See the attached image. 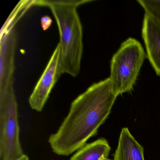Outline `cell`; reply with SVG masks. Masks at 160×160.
Listing matches in <instances>:
<instances>
[{
  "label": "cell",
  "instance_id": "cell-12",
  "mask_svg": "<svg viewBox=\"0 0 160 160\" xmlns=\"http://www.w3.org/2000/svg\"><path fill=\"white\" fill-rule=\"evenodd\" d=\"M41 26L44 31H46L49 28L52 23L51 18L48 16H45L41 18Z\"/></svg>",
  "mask_w": 160,
  "mask_h": 160
},
{
  "label": "cell",
  "instance_id": "cell-8",
  "mask_svg": "<svg viewBox=\"0 0 160 160\" xmlns=\"http://www.w3.org/2000/svg\"><path fill=\"white\" fill-rule=\"evenodd\" d=\"M144 150L127 127L122 129L113 160H145Z\"/></svg>",
  "mask_w": 160,
  "mask_h": 160
},
{
  "label": "cell",
  "instance_id": "cell-9",
  "mask_svg": "<svg viewBox=\"0 0 160 160\" xmlns=\"http://www.w3.org/2000/svg\"><path fill=\"white\" fill-rule=\"evenodd\" d=\"M111 148L108 140L101 138L84 145L70 160H108Z\"/></svg>",
  "mask_w": 160,
  "mask_h": 160
},
{
  "label": "cell",
  "instance_id": "cell-5",
  "mask_svg": "<svg viewBox=\"0 0 160 160\" xmlns=\"http://www.w3.org/2000/svg\"><path fill=\"white\" fill-rule=\"evenodd\" d=\"M62 74L60 47L58 44L29 98L32 109L38 112L42 111L52 89Z\"/></svg>",
  "mask_w": 160,
  "mask_h": 160
},
{
  "label": "cell",
  "instance_id": "cell-4",
  "mask_svg": "<svg viewBox=\"0 0 160 160\" xmlns=\"http://www.w3.org/2000/svg\"><path fill=\"white\" fill-rule=\"evenodd\" d=\"M18 116L13 83L4 94L0 95V160H18L24 154Z\"/></svg>",
  "mask_w": 160,
  "mask_h": 160
},
{
  "label": "cell",
  "instance_id": "cell-7",
  "mask_svg": "<svg viewBox=\"0 0 160 160\" xmlns=\"http://www.w3.org/2000/svg\"><path fill=\"white\" fill-rule=\"evenodd\" d=\"M142 37L149 61L156 74L160 77V26L145 13Z\"/></svg>",
  "mask_w": 160,
  "mask_h": 160
},
{
  "label": "cell",
  "instance_id": "cell-10",
  "mask_svg": "<svg viewBox=\"0 0 160 160\" xmlns=\"http://www.w3.org/2000/svg\"><path fill=\"white\" fill-rule=\"evenodd\" d=\"M33 6V1H21L15 7L2 28L1 34L6 33L15 28L16 23L31 7Z\"/></svg>",
  "mask_w": 160,
  "mask_h": 160
},
{
  "label": "cell",
  "instance_id": "cell-6",
  "mask_svg": "<svg viewBox=\"0 0 160 160\" xmlns=\"http://www.w3.org/2000/svg\"><path fill=\"white\" fill-rule=\"evenodd\" d=\"M17 43L15 28L0 35V95L4 94L10 85L13 83Z\"/></svg>",
  "mask_w": 160,
  "mask_h": 160
},
{
  "label": "cell",
  "instance_id": "cell-1",
  "mask_svg": "<svg viewBox=\"0 0 160 160\" xmlns=\"http://www.w3.org/2000/svg\"><path fill=\"white\" fill-rule=\"evenodd\" d=\"M117 97L109 77L94 83L78 95L58 131L49 136L52 151L67 156L86 145L108 118Z\"/></svg>",
  "mask_w": 160,
  "mask_h": 160
},
{
  "label": "cell",
  "instance_id": "cell-2",
  "mask_svg": "<svg viewBox=\"0 0 160 160\" xmlns=\"http://www.w3.org/2000/svg\"><path fill=\"white\" fill-rule=\"evenodd\" d=\"M90 0L34 1L33 6H46L51 10L60 35L61 58L63 73L73 77L79 74L83 52V29L78 7Z\"/></svg>",
  "mask_w": 160,
  "mask_h": 160
},
{
  "label": "cell",
  "instance_id": "cell-11",
  "mask_svg": "<svg viewBox=\"0 0 160 160\" xmlns=\"http://www.w3.org/2000/svg\"><path fill=\"white\" fill-rule=\"evenodd\" d=\"M145 14L151 17L160 26V0H138Z\"/></svg>",
  "mask_w": 160,
  "mask_h": 160
},
{
  "label": "cell",
  "instance_id": "cell-13",
  "mask_svg": "<svg viewBox=\"0 0 160 160\" xmlns=\"http://www.w3.org/2000/svg\"><path fill=\"white\" fill-rule=\"evenodd\" d=\"M18 160H30L28 156V155H26L24 154L22 157H20L19 159H18Z\"/></svg>",
  "mask_w": 160,
  "mask_h": 160
},
{
  "label": "cell",
  "instance_id": "cell-3",
  "mask_svg": "<svg viewBox=\"0 0 160 160\" xmlns=\"http://www.w3.org/2000/svg\"><path fill=\"white\" fill-rule=\"evenodd\" d=\"M145 58L142 45L132 38L122 42L113 55L109 78L112 90L117 96L133 89Z\"/></svg>",
  "mask_w": 160,
  "mask_h": 160
}]
</instances>
